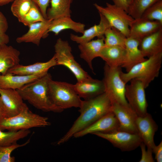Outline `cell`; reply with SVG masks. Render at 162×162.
<instances>
[{"label":"cell","instance_id":"cell-2","mask_svg":"<svg viewBox=\"0 0 162 162\" xmlns=\"http://www.w3.org/2000/svg\"><path fill=\"white\" fill-rule=\"evenodd\" d=\"M51 79V74L48 73L16 90L23 100L36 109L45 112L60 113L64 110L54 104L49 96L48 85Z\"/></svg>","mask_w":162,"mask_h":162},{"label":"cell","instance_id":"cell-26","mask_svg":"<svg viewBox=\"0 0 162 162\" xmlns=\"http://www.w3.org/2000/svg\"><path fill=\"white\" fill-rule=\"evenodd\" d=\"M43 76L40 75L22 76L13 75L9 73L3 75L0 73V88L17 90L25 84Z\"/></svg>","mask_w":162,"mask_h":162},{"label":"cell","instance_id":"cell-22","mask_svg":"<svg viewBox=\"0 0 162 162\" xmlns=\"http://www.w3.org/2000/svg\"><path fill=\"white\" fill-rule=\"evenodd\" d=\"M20 52L11 46L0 44V73L5 75L8 70L19 64Z\"/></svg>","mask_w":162,"mask_h":162},{"label":"cell","instance_id":"cell-23","mask_svg":"<svg viewBox=\"0 0 162 162\" xmlns=\"http://www.w3.org/2000/svg\"><path fill=\"white\" fill-rule=\"evenodd\" d=\"M139 48L145 57L148 58L162 52V28L142 39Z\"/></svg>","mask_w":162,"mask_h":162},{"label":"cell","instance_id":"cell-40","mask_svg":"<svg viewBox=\"0 0 162 162\" xmlns=\"http://www.w3.org/2000/svg\"><path fill=\"white\" fill-rule=\"evenodd\" d=\"M6 117V110L0 96V119Z\"/></svg>","mask_w":162,"mask_h":162},{"label":"cell","instance_id":"cell-32","mask_svg":"<svg viewBox=\"0 0 162 162\" xmlns=\"http://www.w3.org/2000/svg\"><path fill=\"white\" fill-rule=\"evenodd\" d=\"M140 18L149 20L158 21L162 23V0L158 1L147 9Z\"/></svg>","mask_w":162,"mask_h":162},{"label":"cell","instance_id":"cell-6","mask_svg":"<svg viewBox=\"0 0 162 162\" xmlns=\"http://www.w3.org/2000/svg\"><path fill=\"white\" fill-rule=\"evenodd\" d=\"M122 67H110L105 64L104 68V77L103 81L105 92L112 104L117 103L128 104L125 97L126 84L120 76Z\"/></svg>","mask_w":162,"mask_h":162},{"label":"cell","instance_id":"cell-13","mask_svg":"<svg viewBox=\"0 0 162 162\" xmlns=\"http://www.w3.org/2000/svg\"><path fill=\"white\" fill-rule=\"evenodd\" d=\"M138 134L148 148L152 149L156 145L154 137L158 126L152 115L147 113L143 116H138L136 121Z\"/></svg>","mask_w":162,"mask_h":162},{"label":"cell","instance_id":"cell-16","mask_svg":"<svg viewBox=\"0 0 162 162\" xmlns=\"http://www.w3.org/2000/svg\"><path fill=\"white\" fill-rule=\"evenodd\" d=\"M162 28V23L158 21H151L141 18L134 19L129 27V37L140 41L144 38Z\"/></svg>","mask_w":162,"mask_h":162},{"label":"cell","instance_id":"cell-35","mask_svg":"<svg viewBox=\"0 0 162 162\" xmlns=\"http://www.w3.org/2000/svg\"><path fill=\"white\" fill-rule=\"evenodd\" d=\"M140 146L141 151V158L140 162H154V160L152 156V151L148 148L146 149V146L142 142Z\"/></svg>","mask_w":162,"mask_h":162},{"label":"cell","instance_id":"cell-4","mask_svg":"<svg viewBox=\"0 0 162 162\" xmlns=\"http://www.w3.org/2000/svg\"><path fill=\"white\" fill-rule=\"evenodd\" d=\"M50 125L48 118L33 113L27 106L18 114L0 119V130L17 131Z\"/></svg>","mask_w":162,"mask_h":162},{"label":"cell","instance_id":"cell-30","mask_svg":"<svg viewBox=\"0 0 162 162\" xmlns=\"http://www.w3.org/2000/svg\"><path fill=\"white\" fill-rule=\"evenodd\" d=\"M160 0H133L128 13L134 19L140 18L148 8Z\"/></svg>","mask_w":162,"mask_h":162},{"label":"cell","instance_id":"cell-3","mask_svg":"<svg viewBox=\"0 0 162 162\" xmlns=\"http://www.w3.org/2000/svg\"><path fill=\"white\" fill-rule=\"evenodd\" d=\"M162 63V52L148 58L134 66L126 73L122 71L121 77L126 84L132 79H136L142 82L146 89L158 77Z\"/></svg>","mask_w":162,"mask_h":162},{"label":"cell","instance_id":"cell-5","mask_svg":"<svg viewBox=\"0 0 162 162\" xmlns=\"http://www.w3.org/2000/svg\"><path fill=\"white\" fill-rule=\"evenodd\" d=\"M50 98L56 106L63 110L79 108L82 100L77 94L73 84L50 80L49 82Z\"/></svg>","mask_w":162,"mask_h":162},{"label":"cell","instance_id":"cell-15","mask_svg":"<svg viewBox=\"0 0 162 162\" xmlns=\"http://www.w3.org/2000/svg\"><path fill=\"white\" fill-rule=\"evenodd\" d=\"M57 65L54 55L46 62H37L28 65L18 64L10 68L7 73L22 76L40 75L44 76L48 73L51 68Z\"/></svg>","mask_w":162,"mask_h":162},{"label":"cell","instance_id":"cell-33","mask_svg":"<svg viewBox=\"0 0 162 162\" xmlns=\"http://www.w3.org/2000/svg\"><path fill=\"white\" fill-rule=\"evenodd\" d=\"M46 20L42 15L37 5L32 2L30 10L21 22L28 27L32 24Z\"/></svg>","mask_w":162,"mask_h":162},{"label":"cell","instance_id":"cell-24","mask_svg":"<svg viewBox=\"0 0 162 162\" xmlns=\"http://www.w3.org/2000/svg\"><path fill=\"white\" fill-rule=\"evenodd\" d=\"M85 26L84 24L74 21L71 16H62L51 20L46 34L48 35L49 32H52L58 35L61 31L66 29L82 34Z\"/></svg>","mask_w":162,"mask_h":162},{"label":"cell","instance_id":"cell-27","mask_svg":"<svg viewBox=\"0 0 162 162\" xmlns=\"http://www.w3.org/2000/svg\"><path fill=\"white\" fill-rule=\"evenodd\" d=\"M72 0H51V6L46 11L47 20L62 16H71L70 9Z\"/></svg>","mask_w":162,"mask_h":162},{"label":"cell","instance_id":"cell-18","mask_svg":"<svg viewBox=\"0 0 162 162\" xmlns=\"http://www.w3.org/2000/svg\"><path fill=\"white\" fill-rule=\"evenodd\" d=\"M76 92L80 97L87 100L96 97L105 92L103 80L90 78L73 85Z\"/></svg>","mask_w":162,"mask_h":162},{"label":"cell","instance_id":"cell-41","mask_svg":"<svg viewBox=\"0 0 162 162\" xmlns=\"http://www.w3.org/2000/svg\"><path fill=\"white\" fill-rule=\"evenodd\" d=\"M9 41V36L6 34L0 36V44H7Z\"/></svg>","mask_w":162,"mask_h":162},{"label":"cell","instance_id":"cell-11","mask_svg":"<svg viewBox=\"0 0 162 162\" xmlns=\"http://www.w3.org/2000/svg\"><path fill=\"white\" fill-rule=\"evenodd\" d=\"M111 111L118 120L119 130L138 134L136 121L138 116L129 104L112 103Z\"/></svg>","mask_w":162,"mask_h":162},{"label":"cell","instance_id":"cell-29","mask_svg":"<svg viewBox=\"0 0 162 162\" xmlns=\"http://www.w3.org/2000/svg\"><path fill=\"white\" fill-rule=\"evenodd\" d=\"M30 133L29 130L7 132L0 130V145L8 146L16 143L18 140L26 137Z\"/></svg>","mask_w":162,"mask_h":162},{"label":"cell","instance_id":"cell-38","mask_svg":"<svg viewBox=\"0 0 162 162\" xmlns=\"http://www.w3.org/2000/svg\"><path fill=\"white\" fill-rule=\"evenodd\" d=\"M133 0H112L114 4L128 13L129 7Z\"/></svg>","mask_w":162,"mask_h":162},{"label":"cell","instance_id":"cell-12","mask_svg":"<svg viewBox=\"0 0 162 162\" xmlns=\"http://www.w3.org/2000/svg\"><path fill=\"white\" fill-rule=\"evenodd\" d=\"M119 124L114 114L111 111L74 136L78 138L96 132L107 133L119 130Z\"/></svg>","mask_w":162,"mask_h":162},{"label":"cell","instance_id":"cell-1","mask_svg":"<svg viewBox=\"0 0 162 162\" xmlns=\"http://www.w3.org/2000/svg\"><path fill=\"white\" fill-rule=\"evenodd\" d=\"M111 101L105 92L92 98L82 100L79 108L80 116L57 144L67 142L76 133L111 111Z\"/></svg>","mask_w":162,"mask_h":162},{"label":"cell","instance_id":"cell-31","mask_svg":"<svg viewBox=\"0 0 162 162\" xmlns=\"http://www.w3.org/2000/svg\"><path fill=\"white\" fill-rule=\"evenodd\" d=\"M32 1V0H14L11 7L13 15L21 22L30 10Z\"/></svg>","mask_w":162,"mask_h":162},{"label":"cell","instance_id":"cell-10","mask_svg":"<svg viewBox=\"0 0 162 162\" xmlns=\"http://www.w3.org/2000/svg\"><path fill=\"white\" fill-rule=\"evenodd\" d=\"M93 134L105 139L123 152H130L139 146L142 142L137 134L119 130L107 132H96Z\"/></svg>","mask_w":162,"mask_h":162},{"label":"cell","instance_id":"cell-8","mask_svg":"<svg viewBox=\"0 0 162 162\" xmlns=\"http://www.w3.org/2000/svg\"><path fill=\"white\" fill-rule=\"evenodd\" d=\"M99 13L107 20L111 26L123 33L127 38L129 36L130 26L134 19L123 9L114 4L106 3L104 7L97 3L94 4Z\"/></svg>","mask_w":162,"mask_h":162},{"label":"cell","instance_id":"cell-17","mask_svg":"<svg viewBox=\"0 0 162 162\" xmlns=\"http://www.w3.org/2000/svg\"><path fill=\"white\" fill-rule=\"evenodd\" d=\"M140 42L138 40L130 37L126 38L125 44V57L121 67L125 68L126 72L135 65L147 59L139 48Z\"/></svg>","mask_w":162,"mask_h":162},{"label":"cell","instance_id":"cell-42","mask_svg":"<svg viewBox=\"0 0 162 162\" xmlns=\"http://www.w3.org/2000/svg\"><path fill=\"white\" fill-rule=\"evenodd\" d=\"M14 0H0V6H2L14 1Z\"/></svg>","mask_w":162,"mask_h":162},{"label":"cell","instance_id":"cell-19","mask_svg":"<svg viewBox=\"0 0 162 162\" xmlns=\"http://www.w3.org/2000/svg\"><path fill=\"white\" fill-rule=\"evenodd\" d=\"M51 20L37 22L30 25L28 31L21 36L17 38V43H32L39 46L41 39L47 37L46 32L50 26Z\"/></svg>","mask_w":162,"mask_h":162},{"label":"cell","instance_id":"cell-25","mask_svg":"<svg viewBox=\"0 0 162 162\" xmlns=\"http://www.w3.org/2000/svg\"><path fill=\"white\" fill-rule=\"evenodd\" d=\"M125 55L124 47L104 46L100 52L99 57L110 67H121L124 62Z\"/></svg>","mask_w":162,"mask_h":162},{"label":"cell","instance_id":"cell-14","mask_svg":"<svg viewBox=\"0 0 162 162\" xmlns=\"http://www.w3.org/2000/svg\"><path fill=\"white\" fill-rule=\"evenodd\" d=\"M0 96L6 109L7 118L18 114L28 106L16 90L0 88Z\"/></svg>","mask_w":162,"mask_h":162},{"label":"cell","instance_id":"cell-36","mask_svg":"<svg viewBox=\"0 0 162 162\" xmlns=\"http://www.w3.org/2000/svg\"><path fill=\"white\" fill-rule=\"evenodd\" d=\"M38 7L44 17L47 19V8L51 0H32Z\"/></svg>","mask_w":162,"mask_h":162},{"label":"cell","instance_id":"cell-39","mask_svg":"<svg viewBox=\"0 0 162 162\" xmlns=\"http://www.w3.org/2000/svg\"><path fill=\"white\" fill-rule=\"evenodd\" d=\"M155 154V159L157 162H162V141L158 146L155 145L152 149Z\"/></svg>","mask_w":162,"mask_h":162},{"label":"cell","instance_id":"cell-34","mask_svg":"<svg viewBox=\"0 0 162 162\" xmlns=\"http://www.w3.org/2000/svg\"><path fill=\"white\" fill-rule=\"evenodd\" d=\"M30 142V140L29 139L21 144H18L16 142L8 146L0 145V162H15V157L11 156L12 152L18 148L26 146Z\"/></svg>","mask_w":162,"mask_h":162},{"label":"cell","instance_id":"cell-20","mask_svg":"<svg viewBox=\"0 0 162 162\" xmlns=\"http://www.w3.org/2000/svg\"><path fill=\"white\" fill-rule=\"evenodd\" d=\"M99 14L100 21L98 24L84 30L80 36L71 34V40L80 44L89 42L96 37L98 38H104L106 30L111 26L106 19L101 14Z\"/></svg>","mask_w":162,"mask_h":162},{"label":"cell","instance_id":"cell-37","mask_svg":"<svg viewBox=\"0 0 162 162\" xmlns=\"http://www.w3.org/2000/svg\"><path fill=\"white\" fill-rule=\"evenodd\" d=\"M8 27V23L6 17L0 11V36L6 34Z\"/></svg>","mask_w":162,"mask_h":162},{"label":"cell","instance_id":"cell-28","mask_svg":"<svg viewBox=\"0 0 162 162\" xmlns=\"http://www.w3.org/2000/svg\"><path fill=\"white\" fill-rule=\"evenodd\" d=\"M126 38L119 31L110 26L106 29L104 34L105 46H117L125 47Z\"/></svg>","mask_w":162,"mask_h":162},{"label":"cell","instance_id":"cell-7","mask_svg":"<svg viewBox=\"0 0 162 162\" xmlns=\"http://www.w3.org/2000/svg\"><path fill=\"white\" fill-rule=\"evenodd\" d=\"M57 65H62L68 68L74 75L77 82L88 80L91 77L75 60L72 49L68 41L58 39L54 46Z\"/></svg>","mask_w":162,"mask_h":162},{"label":"cell","instance_id":"cell-21","mask_svg":"<svg viewBox=\"0 0 162 162\" xmlns=\"http://www.w3.org/2000/svg\"><path fill=\"white\" fill-rule=\"evenodd\" d=\"M104 46V37L92 40L78 45L80 57L87 62L93 73L92 61L94 58L99 57L100 52Z\"/></svg>","mask_w":162,"mask_h":162},{"label":"cell","instance_id":"cell-9","mask_svg":"<svg viewBox=\"0 0 162 162\" xmlns=\"http://www.w3.org/2000/svg\"><path fill=\"white\" fill-rule=\"evenodd\" d=\"M126 85L125 97L127 101L138 116H143L148 113V104L145 88L142 82L136 78L131 80Z\"/></svg>","mask_w":162,"mask_h":162}]
</instances>
